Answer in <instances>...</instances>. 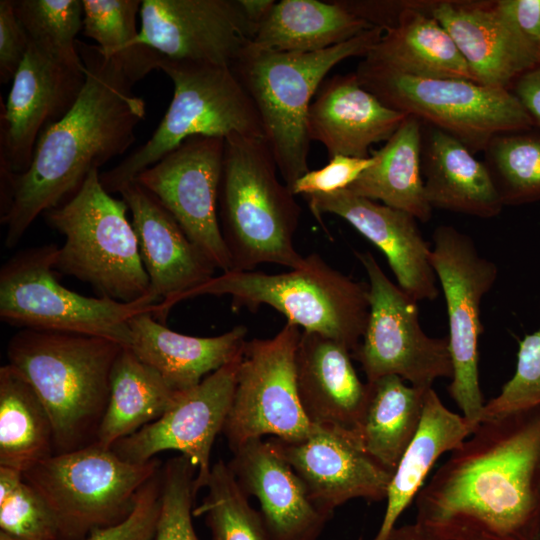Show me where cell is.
I'll list each match as a JSON object with an SVG mask.
<instances>
[{
  "instance_id": "obj_1",
  "label": "cell",
  "mask_w": 540,
  "mask_h": 540,
  "mask_svg": "<svg viewBox=\"0 0 540 540\" xmlns=\"http://www.w3.org/2000/svg\"><path fill=\"white\" fill-rule=\"evenodd\" d=\"M439 540L540 536V406L482 420L415 499Z\"/></svg>"
},
{
  "instance_id": "obj_2",
  "label": "cell",
  "mask_w": 540,
  "mask_h": 540,
  "mask_svg": "<svg viewBox=\"0 0 540 540\" xmlns=\"http://www.w3.org/2000/svg\"><path fill=\"white\" fill-rule=\"evenodd\" d=\"M76 44L86 76L76 103L41 133L24 173L0 170L6 248L16 246L39 215L71 198L92 170L123 154L145 117V102L121 68L97 45Z\"/></svg>"
},
{
  "instance_id": "obj_3",
  "label": "cell",
  "mask_w": 540,
  "mask_h": 540,
  "mask_svg": "<svg viewBox=\"0 0 540 540\" xmlns=\"http://www.w3.org/2000/svg\"><path fill=\"white\" fill-rule=\"evenodd\" d=\"M123 348L106 338L30 329L9 340L8 364L32 385L49 414L54 454L96 442Z\"/></svg>"
},
{
  "instance_id": "obj_4",
  "label": "cell",
  "mask_w": 540,
  "mask_h": 540,
  "mask_svg": "<svg viewBox=\"0 0 540 540\" xmlns=\"http://www.w3.org/2000/svg\"><path fill=\"white\" fill-rule=\"evenodd\" d=\"M224 141L217 211L232 270L264 263L303 267L306 257L294 246L301 207L279 181L265 138L233 135Z\"/></svg>"
},
{
  "instance_id": "obj_5",
  "label": "cell",
  "mask_w": 540,
  "mask_h": 540,
  "mask_svg": "<svg viewBox=\"0 0 540 540\" xmlns=\"http://www.w3.org/2000/svg\"><path fill=\"white\" fill-rule=\"evenodd\" d=\"M384 30L373 27L316 52H279L249 44L232 70L258 111L265 140L284 183L290 187L309 171V107L321 83L338 63L366 57Z\"/></svg>"
},
{
  "instance_id": "obj_6",
  "label": "cell",
  "mask_w": 540,
  "mask_h": 540,
  "mask_svg": "<svg viewBox=\"0 0 540 540\" xmlns=\"http://www.w3.org/2000/svg\"><path fill=\"white\" fill-rule=\"evenodd\" d=\"M204 295L230 296L233 311L268 305L287 322L333 339L351 353L361 342L370 309L369 285L332 268L316 253L306 256L303 267L285 273L222 272L185 293L180 302Z\"/></svg>"
},
{
  "instance_id": "obj_7",
  "label": "cell",
  "mask_w": 540,
  "mask_h": 540,
  "mask_svg": "<svg viewBox=\"0 0 540 540\" xmlns=\"http://www.w3.org/2000/svg\"><path fill=\"white\" fill-rule=\"evenodd\" d=\"M99 175V169L92 170L71 198L44 213L65 238L54 268L88 283L102 297L135 302L151 295L149 278L128 206L105 190Z\"/></svg>"
},
{
  "instance_id": "obj_8",
  "label": "cell",
  "mask_w": 540,
  "mask_h": 540,
  "mask_svg": "<svg viewBox=\"0 0 540 540\" xmlns=\"http://www.w3.org/2000/svg\"><path fill=\"white\" fill-rule=\"evenodd\" d=\"M159 69L173 83V98L151 138L119 164L100 172L110 194L119 193L189 137L265 138L255 104L231 67L162 57Z\"/></svg>"
},
{
  "instance_id": "obj_9",
  "label": "cell",
  "mask_w": 540,
  "mask_h": 540,
  "mask_svg": "<svg viewBox=\"0 0 540 540\" xmlns=\"http://www.w3.org/2000/svg\"><path fill=\"white\" fill-rule=\"evenodd\" d=\"M56 244L23 249L0 269V319L20 329L106 338L129 347L130 320L158 311L149 295L131 303L87 297L61 284L55 275Z\"/></svg>"
},
{
  "instance_id": "obj_10",
  "label": "cell",
  "mask_w": 540,
  "mask_h": 540,
  "mask_svg": "<svg viewBox=\"0 0 540 540\" xmlns=\"http://www.w3.org/2000/svg\"><path fill=\"white\" fill-rule=\"evenodd\" d=\"M162 465L157 458L131 463L94 443L53 454L22 474L52 510L60 540H83L124 520Z\"/></svg>"
},
{
  "instance_id": "obj_11",
  "label": "cell",
  "mask_w": 540,
  "mask_h": 540,
  "mask_svg": "<svg viewBox=\"0 0 540 540\" xmlns=\"http://www.w3.org/2000/svg\"><path fill=\"white\" fill-rule=\"evenodd\" d=\"M355 74L385 105L448 133L474 155L498 134L533 127L510 90L465 79L417 78L364 61Z\"/></svg>"
},
{
  "instance_id": "obj_12",
  "label": "cell",
  "mask_w": 540,
  "mask_h": 540,
  "mask_svg": "<svg viewBox=\"0 0 540 540\" xmlns=\"http://www.w3.org/2000/svg\"><path fill=\"white\" fill-rule=\"evenodd\" d=\"M432 239L430 262L445 297L449 324L453 376L448 392L475 429L485 405L479 380L481 302L493 287L498 268L480 255L469 235L453 226L436 227Z\"/></svg>"
},
{
  "instance_id": "obj_13",
  "label": "cell",
  "mask_w": 540,
  "mask_h": 540,
  "mask_svg": "<svg viewBox=\"0 0 540 540\" xmlns=\"http://www.w3.org/2000/svg\"><path fill=\"white\" fill-rule=\"evenodd\" d=\"M300 336L299 327L286 322L272 338L245 342L222 430L231 451L265 435L296 442L311 433L314 424L308 420L297 390Z\"/></svg>"
},
{
  "instance_id": "obj_14",
  "label": "cell",
  "mask_w": 540,
  "mask_h": 540,
  "mask_svg": "<svg viewBox=\"0 0 540 540\" xmlns=\"http://www.w3.org/2000/svg\"><path fill=\"white\" fill-rule=\"evenodd\" d=\"M369 279V317L352 353L367 382L396 375L429 389L438 378H452L448 338L429 337L421 328L417 301L395 285L369 252H356Z\"/></svg>"
},
{
  "instance_id": "obj_15",
  "label": "cell",
  "mask_w": 540,
  "mask_h": 540,
  "mask_svg": "<svg viewBox=\"0 0 540 540\" xmlns=\"http://www.w3.org/2000/svg\"><path fill=\"white\" fill-rule=\"evenodd\" d=\"M224 142L218 137H189L134 181L161 202L216 268L227 272L232 263L217 211Z\"/></svg>"
},
{
  "instance_id": "obj_16",
  "label": "cell",
  "mask_w": 540,
  "mask_h": 540,
  "mask_svg": "<svg viewBox=\"0 0 540 540\" xmlns=\"http://www.w3.org/2000/svg\"><path fill=\"white\" fill-rule=\"evenodd\" d=\"M241 356L242 351L198 385L182 391L162 416L111 449L131 463L148 462L163 451H178L196 468L197 491L205 488L213 465L211 450L232 404Z\"/></svg>"
},
{
  "instance_id": "obj_17",
  "label": "cell",
  "mask_w": 540,
  "mask_h": 540,
  "mask_svg": "<svg viewBox=\"0 0 540 540\" xmlns=\"http://www.w3.org/2000/svg\"><path fill=\"white\" fill-rule=\"evenodd\" d=\"M85 79L83 63L30 42L1 108L0 170L20 174L29 168L39 136L72 109Z\"/></svg>"
},
{
  "instance_id": "obj_18",
  "label": "cell",
  "mask_w": 540,
  "mask_h": 540,
  "mask_svg": "<svg viewBox=\"0 0 540 540\" xmlns=\"http://www.w3.org/2000/svg\"><path fill=\"white\" fill-rule=\"evenodd\" d=\"M140 40L162 57L229 66L256 30L239 0H142Z\"/></svg>"
},
{
  "instance_id": "obj_19",
  "label": "cell",
  "mask_w": 540,
  "mask_h": 540,
  "mask_svg": "<svg viewBox=\"0 0 540 540\" xmlns=\"http://www.w3.org/2000/svg\"><path fill=\"white\" fill-rule=\"evenodd\" d=\"M270 442L300 477L315 505L331 516L352 499H386L393 472L366 452L353 430L314 425L300 441L271 438Z\"/></svg>"
},
{
  "instance_id": "obj_20",
  "label": "cell",
  "mask_w": 540,
  "mask_h": 540,
  "mask_svg": "<svg viewBox=\"0 0 540 540\" xmlns=\"http://www.w3.org/2000/svg\"><path fill=\"white\" fill-rule=\"evenodd\" d=\"M118 194L132 214L150 294L158 300L155 318L164 323L180 298L213 278L217 268L147 189L133 181Z\"/></svg>"
},
{
  "instance_id": "obj_21",
  "label": "cell",
  "mask_w": 540,
  "mask_h": 540,
  "mask_svg": "<svg viewBox=\"0 0 540 540\" xmlns=\"http://www.w3.org/2000/svg\"><path fill=\"white\" fill-rule=\"evenodd\" d=\"M430 15L452 37L479 84L511 90L540 64V48L509 22L496 0H435Z\"/></svg>"
},
{
  "instance_id": "obj_22",
  "label": "cell",
  "mask_w": 540,
  "mask_h": 540,
  "mask_svg": "<svg viewBox=\"0 0 540 540\" xmlns=\"http://www.w3.org/2000/svg\"><path fill=\"white\" fill-rule=\"evenodd\" d=\"M303 198L319 222L324 213L337 215L377 246L385 254L398 286L417 302L437 298L431 248L413 215L347 189Z\"/></svg>"
},
{
  "instance_id": "obj_23",
  "label": "cell",
  "mask_w": 540,
  "mask_h": 540,
  "mask_svg": "<svg viewBox=\"0 0 540 540\" xmlns=\"http://www.w3.org/2000/svg\"><path fill=\"white\" fill-rule=\"evenodd\" d=\"M232 453L228 466L244 493L258 500L272 540H317L332 516L315 505L270 440H249Z\"/></svg>"
},
{
  "instance_id": "obj_24",
  "label": "cell",
  "mask_w": 540,
  "mask_h": 540,
  "mask_svg": "<svg viewBox=\"0 0 540 540\" xmlns=\"http://www.w3.org/2000/svg\"><path fill=\"white\" fill-rule=\"evenodd\" d=\"M407 117L365 89L355 72L327 77L309 107L307 132L329 158H366L370 147L387 141Z\"/></svg>"
},
{
  "instance_id": "obj_25",
  "label": "cell",
  "mask_w": 540,
  "mask_h": 540,
  "mask_svg": "<svg viewBox=\"0 0 540 540\" xmlns=\"http://www.w3.org/2000/svg\"><path fill=\"white\" fill-rule=\"evenodd\" d=\"M352 358L345 345L315 332H301L296 353L297 390L312 424L355 431L368 384L359 379Z\"/></svg>"
},
{
  "instance_id": "obj_26",
  "label": "cell",
  "mask_w": 540,
  "mask_h": 540,
  "mask_svg": "<svg viewBox=\"0 0 540 540\" xmlns=\"http://www.w3.org/2000/svg\"><path fill=\"white\" fill-rule=\"evenodd\" d=\"M129 325L131 341L127 348L177 392L195 387L233 360L247 341L244 325L218 336L195 337L170 330L153 311L134 316Z\"/></svg>"
},
{
  "instance_id": "obj_27",
  "label": "cell",
  "mask_w": 540,
  "mask_h": 540,
  "mask_svg": "<svg viewBox=\"0 0 540 540\" xmlns=\"http://www.w3.org/2000/svg\"><path fill=\"white\" fill-rule=\"evenodd\" d=\"M421 171L426 199L433 209L492 218L504 207L484 161L453 136L426 124Z\"/></svg>"
},
{
  "instance_id": "obj_28",
  "label": "cell",
  "mask_w": 540,
  "mask_h": 540,
  "mask_svg": "<svg viewBox=\"0 0 540 540\" xmlns=\"http://www.w3.org/2000/svg\"><path fill=\"white\" fill-rule=\"evenodd\" d=\"M434 1L415 0L397 24L384 31L363 61L417 78L474 81L454 40L430 15Z\"/></svg>"
},
{
  "instance_id": "obj_29",
  "label": "cell",
  "mask_w": 540,
  "mask_h": 540,
  "mask_svg": "<svg viewBox=\"0 0 540 540\" xmlns=\"http://www.w3.org/2000/svg\"><path fill=\"white\" fill-rule=\"evenodd\" d=\"M473 431L467 419L449 410L432 387L426 390L419 427L393 472L385 513L373 540H386L439 457L456 449Z\"/></svg>"
},
{
  "instance_id": "obj_30",
  "label": "cell",
  "mask_w": 540,
  "mask_h": 540,
  "mask_svg": "<svg viewBox=\"0 0 540 540\" xmlns=\"http://www.w3.org/2000/svg\"><path fill=\"white\" fill-rule=\"evenodd\" d=\"M422 129L418 118L407 115L383 147L371 153L373 164L347 190L428 222L433 208L421 171Z\"/></svg>"
},
{
  "instance_id": "obj_31",
  "label": "cell",
  "mask_w": 540,
  "mask_h": 540,
  "mask_svg": "<svg viewBox=\"0 0 540 540\" xmlns=\"http://www.w3.org/2000/svg\"><path fill=\"white\" fill-rule=\"evenodd\" d=\"M371 28L339 0H281L258 27L250 44L279 52H316Z\"/></svg>"
},
{
  "instance_id": "obj_32",
  "label": "cell",
  "mask_w": 540,
  "mask_h": 540,
  "mask_svg": "<svg viewBox=\"0 0 540 540\" xmlns=\"http://www.w3.org/2000/svg\"><path fill=\"white\" fill-rule=\"evenodd\" d=\"M367 384V400L355 433L366 452L394 472L419 427L427 389L406 385L396 375Z\"/></svg>"
},
{
  "instance_id": "obj_33",
  "label": "cell",
  "mask_w": 540,
  "mask_h": 540,
  "mask_svg": "<svg viewBox=\"0 0 540 540\" xmlns=\"http://www.w3.org/2000/svg\"><path fill=\"white\" fill-rule=\"evenodd\" d=\"M180 393L124 347L112 371L109 401L95 443L111 449L162 416Z\"/></svg>"
},
{
  "instance_id": "obj_34",
  "label": "cell",
  "mask_w": 540,
  "mask_h": 540,
  "mask_svg": "<svg viewBox=\"0 0 540 540\" xmlns=\"http://www.w3.org/2000/svg\"><path fill=\"white\" fill-rule=\"evenodd\" d=\"M53 454V427L45 406L17 369L1 366L0 467L23 473Z\"/></svg>"
},
{
  "instance_id": "obj_35",
  "label": "cell",
  "mask_w": 540,
  "mask_h": 540,
  "mask_svg": "<svg viewBox=\"0 0 540 540\" xmlns=\"http://www.w3.org/2000/svg\"><path fill=\"white\" fill-rule=\"evenodd\" d=\"M83 34L135 84L159 69L160 54L140 40V0H82Z\"/></svg>"
},
{
  "instance_id": "obj_36",
  "label": "cell",
  "mask_w": 540,
  "mask_h": 540,
  "mask_svg": "<svg viewBox=\"0 0 540 540\" xmlns=\"http://www.w3.org/2000/svg\"><path fill=\"white\" fill-rule=\"evenodd\" d=\"M483 153L503 206L540 201V129L498 134Z\"/></svg>"
},
{
  "instance_id": "obj_37",
  "label": "cell",
  "mask_w": 540,
  "mask_h": 540,
  "mask_svg": "<svg viewBox=\"0 0 540 540\" xmlns=\"http://www.w3.org/2000/svg\"><path fill=\"white\" fill-rule=\"evenodd\" d=\"M205 488L207 494L193 514L204 516L210 540H272L228 463L220 459L212 465Z\"/></svg>"
},
{
  "instance_id": "obj_38",
  "label": "cell",
  "mask_w": 540,
  "mask_h": 540,
  "mask_svg": "<svg viewBox=\"0 0 540 540\" xmlns=\"http://www.w3.org/2000/svg\"><path fill=\"white\" fill-rule=\"evenodd\" d=\"M30 42L74 64L82 63L77 34L83 28L82 0H13Z\"/></svg>"
},
{
  "instance_id": "obj_39",
  "label": "cell",
  "mask_w": 540,
  "mask_h": 540,
  "mask_svg": "<svg viewBox=\"0 0 540 540\" xmlns=\"http://www.w3.org/2000/svg\"><path fill=\"white\" fill-rule=\"evenodd\" d=\"M0 530L26 540H60L57 520L17 470L0 467Z\"/></svg>"
},
{
  "instance_id": "obj_40",
  "label": "cell",
  "mask_w": 540,
  "mask_h": 540,
  "mask_svg": "<svg viewBox=\"0 0 540 540\" xmlns=\"http://www.w3.org/2000/svg\"><path fill=\"white\" fill-rule=\"evenodd\" d=\"M196 468L183 455L161 468L160 510L153 540H200L193 525Z\"/></svg>"
},
{
  "instance_id": "obj_41",
  "label": "cell",
  "mask_w": 540,
  "mask_h": 540,
  "mask_svg": "<svg viewBox=\"0 0 540 540\" xmlns=\"http://www.w3.org/2000/svg\"><path fill=\"white\" fill-rule=\"evenodd\" d=\"M540 406V328L519 341L516 369L485 405L482 420Z\"/></svg>"
},
{
  "instance_id": "obj_42",
  "label": "cell",
  "mask_w": 540,
  "mask_h": 540,
  "mask_svg": "<svg viewBox=\"0 0 540 540\" xmlns=\"http://www.w3.org/2000/svg\"><path fill=\"white\" fill-rule=\"evenodd\" d=\"M162 468V467H161ZM161 469L139 491L131 513L83 540H153L160 510Z\"/></svg>"
},
{
  "instance_id": "obj_43",
  "label": "cell",
  "mask_w": 540,
  "mask_h": 540,
  "mask_svg": "<svg viewBox=\"0 0 540 540\" xmlns=\"http://www.w3.org/2000/svg\"><path fill=\"white\" fill-rule=\"evenodd\" d=\"M372 155L366 158L336 155L322 168L309 170L289 188L296 195L331 194L347 189L373 164Z\"/></svg>"
},
{
  "instance_id": "obj_44",
  "label": "cell",
  "mask_w": 540,
  "mask_h": 540,
  "mask_svg": "<svg viewBox=\"0 0 540 540\" xmlns=\"http://www.w3.org/2000/svg\"><path fill=\"white\" fill-rule=\"evenodd\" d=\"M30 39L22 27L13 0L0 1V82L13 80L28 49Z\"/></svg>"
},
{
  "instance_id": "obj_45",
  "label": "cell",
  "mask_w": 540,
  "mask_h": 540,
  "mask_svg": "<svg viewBox=\"0 0 540 540\" xmlns=\"http://www.w3.org/2000/svg\"><path fill=\"white\" fill-rule=\"evenodd\" d=\"M352 14L384 31L394 27L415 0H339Z\"/></svg>"
},
{
  "instance_id": "obj_46",
  "label": "cell",
  "mask_w": 540,
  "mask_h": 540,
  "mask_svg": "<svg viewBox=\"0 0 540 540\" xmlns=\"http://www.w3.org/2000/svg\"><path fill=\"white\" fill-rule=\"evenodd\" d=\"M499 11L540 48V0H496Z\"/></svg>"
},
{
  "instance_id": "obj_47",
  "label": "cell",
  "mask_w": 540,
  "mask_h": 540,
  "mask_svg": "<svg viewBox=\"0 0 540 540\" xmlns=\"http://www.w3.org/2000/svg\"><path fill=\"white\" fill-rule=\"evenodd\" d=\"M510 91L530 117L533 127L540 129V64L522 74Z\"/></svg>"
},
{
  "instance_id": "obj_48",
  "label": "cell",
  "mask_w": 540,
  "mask_h": 540,
  "mask_svg": "<svg viewBox=\"0 0 540 540\" xmlns=\"http://www.w3.org/2000/svg\"><path fill=\"white\" fill-rule=\"evenodd\" d=\"M239 3L245 17L257 31L258 27L270 14L276 1L275 0H239Z\"/></svg>"
},
{
  "instance_id": "obj_49",
  "label": "cell",
  "mask_w": 540,
  "mask_h": 540,
  "mask_svg": "<svg viewBox=\"0 0 540 540\" xmlns=\"http://www.w3.org/2000/svg\"><path fill=\"white\" fill-rule=\"evenodd\" d=\"M386 540H439L418 523L395 526Z\"/></svg>"
},
{
  "instance_id": "obj_50",
  "label": "cell",
  "mask_w": 540,
  "mask_h": 540,
  "mask_svg": "<svg viewBox=\"0 0 540 540\" xmlns=\"http://www.w3.org/2000/svg\"><path fill=\"white\" fill-rule=\"evenodd\" d=\"M0 540H26L0 530Z\"/></svg>"
},
{
  "instance_id": "obj_51",
  "label": "cell",
  "mask_w": 540,
  "mask_h": 540,
  "mask_svg": "<svg viewBox=\"0 0 540 540\" xmlns=\"http://www.w3.org/2000/svg\"><path fill=\"white\" fill-rule=\"evenodd\" d=\"M536 540H540V536Z\"/></svg>"
}]
</instances>
